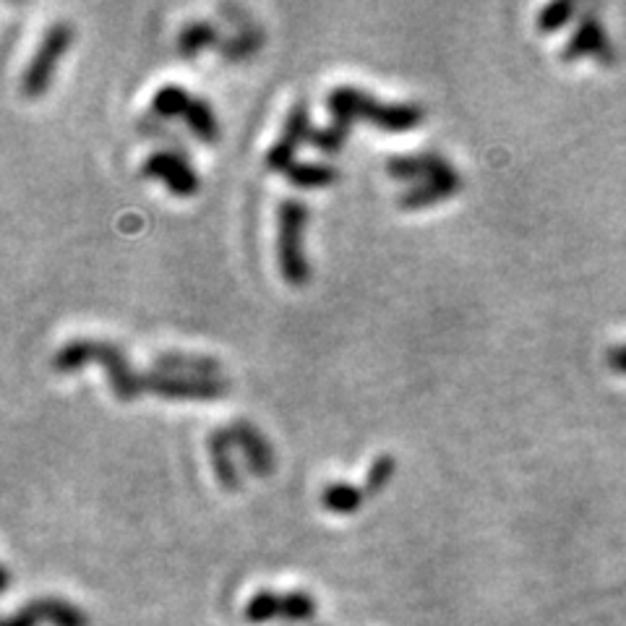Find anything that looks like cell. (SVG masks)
Returning <instances> with one entry per match:
<instances>
[{
    "label": "cell",
    "mask_w": 626,
    "mask_h": 626,
    "mask_svg": "<svg viewBox=\"0 0 626 626\" xmlns=\"http://www.w3.org/2000/svg\"><path fill=\"white\" fill-rule=\"evenodd\" d=\"M326 113H330V123L322 128H313L309 138L313 149H319L326 157L340 155L347 138H351L355 121H368L371 126L384 131V134H407V131L418 128L426 118V111L418 102H382L358 90V86L347 84L334 86L326 94Z\"/></svg>",
    "instance_id": "1"
},
{
    "label": "cell",
    "mask_w": 626,
    "mask_h": 626,
    "mask_svg": "<svg viewBox=\"0 0 626 626\" xmlns=\"http://www.w3.org/2000/svg\"><path fill=\"white\" fill-rule=\"evenodd\" d=\"M100 363L105 368L107 382L118 403H134L144 392V376L136 374L126 353L115 342L107 340H71L53 355V368L58 374H74V371Z\"/></svg>",
    "instance_id": "2"
},
{
    "label": "cell",
    "mask_w": 626,
    "mask_h": 626,
    "mask_svg": "<svg viewBox=\"0 0 626 626\" xmlns=\"http://www.w3.org/2000/svg\"><path fill=\"white\" fill-rule=\"evenodd\" d=\"M309 222V204L285 199L277 209V264L288 285L303 288L311 280L309 259L303 253V230Z\"/></svg>",
    "instance_id": "3"
},
{
    "label": "cell",
    "mask_w": 626,
    "mask_h": 626,
    "mask_svg": "<svg viewBox=\"0 0 626 626\" xmlns=\"http://www.w3.org/2000/svg\"><path fill=\"white\" fill-rule=\"evenodd\" d=\"M71 42H74V27H71L69 21L58 19L45 29L32 61L27 63L24 74H21V94H24L27 100H40L42 94L50 90L58 61L69 53Z\"/></svg>",
    "instance_id": "4"
},
{
    "label": "cell",
    "mask_w": 626,
    "mask_h": 626,
    "mask_svg": "<svg viewBox=\"0 0 626 626\" xmlns=\"http://www.w3.org/2000/svg\"><path fill=\"white\" fill-rule=\"evenodd\" d=\"M144 376V392L170 403H217L230 392V382L222 376L199 378V376H173L163 371H147Z\"/></svg>",
    "instance_id": "5"
},
{
    "label": "cell",
    "mask_w": 626,
    "mask_h": 626,
    "mask_svg": "<svg viewBox=\"0 0 626 626\" xmlns=\"http://www.w3.org/2000/svg\"><path fill=\"white\" fill-rule=\"evenodd\" d=\"M142 176L163 180L167 191L173 196H180V199L199 194V176H196L188 157L176 149L152 152V155L144 159Z\"/></svg>",
    "instance_id": "6"
},
{
    "label": "cell",
    "mask_w": 626,
    "mask_h": 626,
    "mask_svg": "<svg viewBox=\"0 0 626 626\" xmlns=\"http://www.w3.org/2000/svg\"><path fill=\"white\" fill-rule=\"evenodd\" d=\"M587 55L598 58L601 65L616 63V50L614 45H611L606 27L601 24V19L595 17L593 9L582 11L577 29H574L572 38L564 42L562 53H559V58H562L564 63H574V61H580V58H587Z\"/></svg>",
    "instance_id": "7"
},
{
    "label": "cell",
    "mask_w": 626,
    "mask_h": 626,
    "mask_svg": "<svg viewBox=\"0 0 626 626\" xmlns=\"http://www.w3.org/2000/svg\"><path fill=\"white\" fill-rule=\"evenodd\" d=\"M311 131L313 128H311L309 105H305L303 100L295 102V105L290 107L280 136H277V142L267 152V159H264L267 170L282 173V176H285L290 167L295 165V155H298V149H301V144L311 138Z\"/></svg>",
    "instance_id": "8"
},
{
    "label": "cell",
    "mask_w": 626,
    "mask_h": 626,
    "mask_svg": "<svg viewBox=\"0 0 626 626\" xmlns=\"http://www.w3.org/2000/svg\"><path fill=\"white\" fill-rule=\"evenodd\" d=\"M228 431H230L232 444H236V449L243 455V462H246V468L251 470V476H257V478L272 476L277 462H274V449H272V444L267 441V436L246 418L232 420V424L228 426Z\"/></svg>",
    "instance_id": "9"
},
{
    "label": "cell",
    "mask_w": 626,
    "mask_h": 626,
    "mask_svg": "<svg viewBox=\"0 0 626 626\" xmlns=\"http://www.w3.org/2000/svg\"><path fill=\"white\" fill-rule=\"evenodd\" d=\"M462 188V176L451 167V170L441 173V176L428 178L424 184H415L399 196V209L405 212H420V209L434 207V204L447 201L455 194H460Z\"/></svg>",
    "instance_id": "10"
},
{
    "label": "cell",
    "mask_w": 626,
    "mask_h": 626,
    "mask_svg": "<svg viewBox=\"0 0 626 626\" xmlns=\"http://www.w3.org/2000/svg\"><path fill=\"white\" fill-rule=\"evenodd\" d=\"M387 176L405 184H424L428 178L451 170V163L441 152H418V155H397L387 159Z\"/></svg>",
    "instance_id": "11"
},
{
    "label": "cell",
    "mask_w": 626,
    "mask_h": 626,
    "mask_svg": "<svg viewBox=\"0 0 626 626\" xmlns=\"http://www.w3.org/2000/svg\"><path fill=\"white\" fill-rule=\"evenodd\" d=\"M155 371L173 376H199V378H212L222 376V363L212 358V355L204 353H184V351H163L155 358Z\"/></svg>",
    "instance_id": "12"
},
{
    "label": "cell",
    "mask_w": 626,
    "mask_h": 626,
    "mask_svg": "<svg viewBox=\"0 0 626 626\" xmlns=\"http://www.w3.org/2000/svg\"><path fill=\"white\" fill-rule=\"evenodd\" d=\"M232 449H236V444H232V439H230L228 426L215 428V431L207 436L209 462H212L217 483H220L225 491H238L240 489V470L236 465V457H232Z\"/></svg>",
    "instance_id": "13"
},
{
    "label": "cell",
    "mask_w": 626,
    "mask_h": 626,
    "mask_svg": "<svg viewBox=\"0 0 626 626\" xmlns=\"http://www.w3.org/2000/svg\"><path fill=\"white\" fill-rule=\"evenodd\" d=\"M220 29H217L212 21L207 19H194L180 29L178 40H176V50L180 58H196L201 50L207 48H220Z\"/></svg>",
    "instance_id": "14"
},
{
    "label": "cell",
    "mask_w": 626,
    "mask_h": 626,
    "mask_svg": "<svg viewBox=\"0 0 626 626\" xmlns=\"http://www.w3.org/2000/svg\"><path fill=\"white\" fill-rule=\"evenodd\" d=\"M186 128L199 138L201 144H215L220 138V123H217V115L204 97H194L191 105H188V113L184 115Z\"/></svg>",
    "instance_id": "15"
},
{
    "label": "cell",
    "mask_w": 626,
    "mask_h": 626,
    "mask_svg": "<svg viewBox=\"0 0 626 626\" xmlns=\"http://www.w3.org/2000/svg\"><path fill=\"white\" fill-rule=\"evenodd\" d=\"M288 184L295 188H326L340 180V170L330 163H295L285 173Z\"/></svg>",
    "instance_id": "16"
},
{
    "label": "cell",
    "mask_w": 626,
    "mask_h": 626,
    "mask_svg": "<svg viewBox=\"0 0 626 626\" xmlns=\"http://www.w3.org/2000/svg\"><path fill=\"white\" fill-rule=\"evenodd\" d=\"M40 611V618L50 626H90V616L82 608H76L71 601L63 598H38L32 601Z\"/></svg>",
    "instance_id": "17"
},
{
    "label": "cell",
    "mask_w": 626,
    "mask_h": 626,
    "mask_svg": "<svg viewBox=\"0 0 626 626\" xmlns=\"http://www.w3.org/2000/svg\"><path fill=\"white\" fill-rule=\"evenodd\" d=\"M194 94H188L184 86L178 84H165L159 86L152 97V113L159 121H173V118H184L188 113V105H191Z\"/></svg>",
    "instance_id": "18"
},
{
    "label": "cell",
    "mask_w": 626,
    "mask_h": 626,
    "mask_svg": "<svg viewBox=\"0 0 626 626\" xmlns=\"http://www.w3.org/2000/svg\"><path fill=\"white\" fill-rule=\"evenodd\" d=\"M366 491L353 483H330L322 491V507L332 514H355L363 507Z\"/></svg>",
    "instance_id": "19"
},
{
    "label": "cell",
    "mask_w": 626,
    "mask_h": 626,
    "mask_svg": "<svg viewBox=\"0 0 626 626\" xmlns=\"http://www.w3.org/2000/svg\"><path fill=\"white\" fill-rule=\"evenodd\" d=\"M261 45H264V34H261V29L246 27V29H240L236 38L225 40L217 50H220V55L225 58V61L238 63V61H246V58H251L253 53H259Z\"/></svg>",
    "instance_id": "20"
},
{
    "label": "cell",
    "mask_w": 626,
    "mask_h": 626,
    "mask_svg": "<svg viewBox=\"0 0 626 626\" xmlns=\"http://www.w3.org/2000/svg\"><path fill=\"white\" fill-rule=\"evenodd\" d=\"M272 618H282V595L272 590H259L246 606V622L267 624Z\"/></svg>",
    "instance_id": "21"
},
{
    "label": "cell",
    "mask_w": 626,
    "mask_h": 626,
    "mask_svg": "<svg viewBox=\"0 0 626 626\" xmlns=\"http://www.w3.org/2000/svg\"><path fill=\"white\" fill-rule=\"evenodd\" d=\"M574 13H577V3H572V0H556V3H549L545 9L538 11V19H535L538 32H543V34L559 32V29H564L566 24H570V21L574 19Z\"/></svg>",
    "instance_id": "22"
},
{
    "label": "cell",
    "mask_w": 626,
    "mask_h": 626,
    "mask_svg": "<svg viewBox=\"0 0 626 626\" xmlns=\"http://www.w3.org/2000/svg\"><path fill=\"white\" fill-rule=\"evenodd\" d=\"M397 472V460L392 455H378L374 462H371V468L366 472V483H363V491H366V497H376V493H382L384 489L389 486V480L395 478Z\"/></svg>",
    "instance_id": "23"
},
{
    "label": "cell",
    "mask_w": 626,
    "mask_h": 626,
    "mask_svg": "<svg viewBox=\"0 0 626 626\" xmlns=\"http://www.w3.org/2000/svg\"><path fill=\"white\" fill-rule=\"evenodd\" d=\"M316 616V598H311L309 593H285L282 595V618L290 624H303L311 622Z\"/></svg>",
    "instance_id": "24"
},
{
    "label": "cell",
    "mask_w": 626,
    "mask_h": 626,
    "mask_svg": "<svg viewBox=\"0 0 626 626\" xmlns=\"http://www.w3.org/2000/svg\"><path fill=\"white\" fill-rule=\"evenodd\" d=\"M40 624H42L40 611H38V606H34L32 601H29L24 608H19L17 614H11L3 622V626H40Z\"/></svg>",
    "instance_id": "25"
},
{
    "label": "cell",
    "mask_w": 626,
    "mask_h": 626,
    "mask_svg": "<svg viewBox=\"0 0 626 626\" xmlns=\"http://www.w3.org/2000/svg\"><path fill=\"white\" fill-rule=\"evenodd\" d=\"M606 363L616 371V374H626V342L624 345L611 347V351L606 353Z\"/></svg>",
    "instance_id": "26"
}]
</instances>
